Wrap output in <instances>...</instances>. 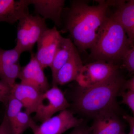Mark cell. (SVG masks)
<instances>
[{
	"label": "cell",
	"instance_id": "cell-1",
	"mask_svg": "<svg viewBox=\"0 0 134 134\" xmlns=\"http://www.w3.org/2000/svg\"><path fill=\"white\" fill-rule=\"evenodd\" d=\"M98 4L88 5L83 1H72L65 22V28L69 32L80 52L91 48L100 27L108 18L107 10L116 1H98Z\"/></svg>",
	"mask_w": 134,
	"mask_h": 134
},
{
	"label": "cell",
	"instance_id": "cell-7",
	"mask_svg": "<svg viewBox=\"0 0 134 134\" xmlns=\"http://www.w3.org/2000/svg\"><path fill=\"white\" fill-rule=\"evenodd\" d=\"M82 123V120L75 117L71 110L66 109L38 125L32 131L34 134H62Z\"/></svg>",
	"mask_w": 134,
	"mask_h": 134
},
{
	"label": "cell",
	"instance_id": "cell-23",
	"mask_svg": "<svg viewBox=\"0 0 134 134\" xmlns=\"http://www.w3.org/2000/svg\"><path fill=\"white\" fill-rule=\"evenodd\" d=\"M122 103L127 105L132 110L134 117V92L130 90L121 93Z\"/></svg>",
	"mask_w": 134,
	"mask_h": 134
},
{
	"label": "cell",
	"instance_id": "cell-4",
	"mask_svg": "<svg viewBox=\"0 0 134 134\" xmlns=\"http://www.w3.org/2000/svg\"><path fill=\"white\" fill-rule=\"evenodd\" d=\"M45 19L38 15L29 14L19 20L15 48L21 53H31L34 46L48 29Z\"/></svg>",
	"mask_w": 134,
	"mask_h": 134
},
{
	"label": "cell",
	"instance_id": "cell-27",
	"mask_svg": "<svg viewBox=\"0 0 134 134\" xmlns=\"http://www.w3.org/2000/svg\"><path fill=\"white\" fill-rule=\"evenodd\" d=\"M124 85L128 90L134 92V77L126 82Z\"/></svg>",
	"mask_w": 134,
	"mask_h": 134
},
{
	"label": "cell",
	"instance_id": "cell-15",
	"mask_svg": "<svg viewBox=\"0 0 134 134\" xmlns=\"http://www.w3.org/2000/svg\"><path fill=\"white\" fill-rule=\"evenodd\" d=\"M114 13L122 25L132 47L134 46V0L119 1Z\"/></svg>",
	"mask_w": 134,
	"mask_h": 134
},
{
	"label": "cell",
	"instance_id": "cell-26",
	"mask_svg": "<svg viewBox=\"0 0 134 134\" xmlns=\"http://www.w3.org/2000/svg\"><path fill=\"white\" fill-rule=\"evenodd\" d=\"M123 119L128 123L130 128V134H134V117L129 115H125Z\"/></svg>",
	"mask_w": 134,
	"mask_h": 134
},
{
	"label": "cell",
	"instance_id": "cell-29",
	"mask_svg": "<svg viewBox=\"0 0 134 134\" xmlns=\"http://www.w3.org/2000/svg\"><path fill=\"white\" fill-rule=\"evenodd\" d=\"M129 134H130L129 133Z\"/></svg>",
	"mask_w": 134,
	"mask_h": 134
},
{
	"label": "cell",
	"instance_id": "cell-8",
	"mask_svg": "<svg viewBox=\"0 0 134 134\" xmlns=\"http://www.w3.org/2000/svg\"><path fill=\"white\" fill-rule=\"evenodd\" d=\"M61 36L54 26L48 28L37 42L35 57L43 69L51 66Z\"/></svg>",
	"mask_w": 134,
	"mask_h": 134
},
{
	"label": "cell",
	"instance_id": "cell-18",
	"mask_svg": "<svg viewBox=\"0 0 134 134\" xmlns=\"http://www.w3.org/2000/svg\"><path fill=\"white\" fill-rule=\"evenodd\" d=\"M37 124L30 115L24 111L18 114L12 128L14 134H23L29 128L32 129Z\"/></svg>",
	"mask_w": 134,
	"mask_h": 134
},
{
	"label": "cell",
	"instance_id": "cell-19",
	"mask_svg": "<svg viewBox=\"0 0 134 134\" xmlns=\"http://www.w3.org/2000/svg\"><path fill=\"white\" fill-rule=\"evenodd\" d=\"M5 114L11 126L14 125L18 114L21 111L23 105L20 101L11 95L6 105Z\"/></svg>",
	"mask_w": 134,
	"mask_h": 134
},
{
	"label": "cell",
	"instance_id": "cell-20",
	"mask_svg": "<svg viewBox=\"0 0 134 134\" xmlns=\"http://www.w3.org/2000/svg\"><path fill=\"white\" fill-rule=\"evenodd\" d=\"M21 53L16 48L5 50L0 47V64L14 65L19 63Z\"/></svg>",
	"mask_w": 134,
	"mask_h": 134
},
{
	"label": "cell",
	"instance_id": "cell-12",
	"mask_svg": "<svg viewBox=\"0 0 134 134\" xmlns=\"http://www.w3.org/2000/svg\"><path fill=\"white\" fill-rule=\"evenodd\" d=\"M42 93L32 86L21 83H15L11 92V95L20 101L25 111L30 115L36 112Z\"/></svg>",
	"mask_w": 134,
	"mask_h": 134
},
{
	"label": "cell",
	"instance_id": "cell-5",
	"mask_svg": "<svg viewBox=\"0 0 134 134\" xmlns=\"http://www.w3.org/2000/svg\"><path fill=\"white\" fill-rule=\"evenodd\" d=\"M70 104L58 86H53L42 93L32 119L41 123L52 117L55 113L68 109Z\"/></svg>",
	"mask_w": 134,
	"mask_h": 134
},
{
	"label": "cell",
	"instance_id": "cell-10",
	"mask_svg": "<svg viewBox=\"0 0 134 134\" xmlns=\"http://www.w3.org/2000/svg\"><path fill=\"white\" fill-rule=\"evenodd\" d=\"M30 0H0V23L13 24L30 14Z\"/></svg>",
	"mask_w": 134,
	"mask_h": 134
},
{
	"label": "cell",
	"instance_id": "cell-9",
	"mask_svg": "<svg viewBox=\"0 0 134 134\" xmlns=\"http://www.w3.org/2000/svg\"><path fill=\"white\" fill-rule=\"evenodd\" d=\"M19 79L20 83L32 86L41 93L50 88L43 69L36 59L35 54L33 53H31L29 63L21 67Z\"/></svg>",
	"mask_w": 134,
	"mask_h": 134
},
{
	"label": "cell",
	"instance_id": "cell-14",
	"mask_svg": "<svg viewBox=\"0 0 134 134\" xmlns=\"http://www.w3.org/2000/svg\"><path fill=\"white\" fill-rule=\"evenodd\" d=\"M77 50L68 60L58 71L53 86L63 85L76 81L83 66Z\"/></svg>",
	"mask_w": 134,
	"mask_h": 134
},
{
	"label": "cell",
	"instance_id": "cell-24",
	"mask_svg": "<svg viewBox=\"0 0 134 134\" xmlns=\"http://www.w3.org/2000/svg\"><path fill=\"white\" fill-rule=\"evenodd\" d=\"M0 134H14L12 127L5 113L0 125Z\"/></svg>",
	"mask_w": 134,
	"mask_h": 134
},
{
	"label": "cell",
	"instance_id": "cell-28",
	"mask_svg": "<svg viewBox=\"0 0 134 134\" xmlns=\"http://www.w3.org/2000/svg\"><path fill=\"white\" fill-rule=\"evenodd\" d=\"M90 132H91V131H90ZM90 133H89L88 134H90Z\"/></svg>",
	"mask_w": 134,
	"mask_h": 134
},
{
	"label": "cell",
	"instance_id": "cell-11",
	"mask_svg": "<svg viewBox=\"0 0 134 134\" xmlns=\"http://www.w3.org/2000/svg\"><path fill=\"white\" fill-rule=\"evenodd\" d=\"M90 129L92 134H125L123 124L113 111L94 117Z\"/></svg>",
	"mask_w": 134,
	"mask_h": 134
},
{
	"label": "cell",
	"instance_id": "cell-25",
	"mask_svg": "<svg viewBox=\"0 0 134 134\" xmlns=\"http://www.w3.org/2000/svg\"><path fill=\"white\" fill-rule=\"evenodd\" d=\"M90 131V129H88L82 124L74 128L73 131L69 134H88Z\"/></svg>",
	"mask_w": 134,
	"mask_h": 134
},
{
	"label": "cell",
	"instance_id": "cell-13",
	"mask_svg": "<svg viewBox=\"0 0 134 134\" xmlns=\"http://www.w3.org/2000/svg\"><path fill=\"white\" fill-rule=\"evenodd\" d=\"M34 13L44 18L52 20L58 26L62 25V14L64 0H30Z\"/></svg>",
	"mask_w": 134,
	"mask_h": 134
},
{
	"label": "cell",
	"instance_id": "cell-17",
	"mask_svg": "<svg viewBox=\"0 0 134 134\" xmlns=\"http://www.w3.org/2000/svg\"><path fill=\"white\" fill-rule=\"evenodd\" d=\"M21 68L19 63L14 65L0 64V79L12 87L19 78Z\"/></svg>",
	"mask_w": 134,
	"mask_h": 134
},
{
	"label": "cell",
	"instance_id": "cell-2",
	"mask_svg": "<svg viewBox=\"0 0 134 134\" xmlns=\"http://www.w3.org/2000/svg\"><path fill=\"white\" fill-rule=\"evenodd\" d=\"M125 83L117 72L96 86L88 88L79 86L73 95L72 107L78 112L94 118L103 113L115 111L116 97Z\"/></svg>",
	"mask_w": 134,
	"mask_h": 134
},
{
	"label": "cell",
	"instance_id": "cell-22",
	"mask_svg": "<svg viewBox=\"0 0 134 134\" xmlns=\"http://www.w3.org/2000/svg\"><path fill=\"white\" fill-rule=\"evenodd\" d=\"M122 61L125 68L129 71L134 72V46L128 51Z\"/></svg>",
	"mask_w": 134,
	"mask_h": 134
},
{
	"label": "cell",
	"instance_id": "cell-3",
	"mask_svg": "<svg viewBox=\"0 0 134 134\" xmlns=\"http://www.w3.org/2000/svg\"><path fill=\"white\" fill-rule=\"evenodd\" d=\"M132 46L126 31L114 13L100 27L91 49L90 57L96 61L113 63L121 60Z\"/></svg>",
	"mask_w": 134,
	"mask_h": 134
},
{
	"label": "cell",
	"instance_id": "cell-6",
	"mask_svg": "<svg viewBox=\"0 0 134 134\" xmlns=\"http://www.w3.org/2000/svg\"><path fill=\"white\" fill-rule=\"evenodd\" d=\"M118 70V66L113 63L96 61L83 65L76 82L81 88H90L107 81Z\"/></svg>",
	"mask_w": 134,
	"mask_h": 134
},
{
	"label": "cell",
	"instance_id": "cell-21",
	"mask_svg": "<svg viewBox=\"0 0 134 134\" xmlns=\"http://www.w3.org/2000/svg\"><path fill=\"white\" fill-rule=\"evenodd\" d=\"M12 88L7 82L0 79V103L6 105L11 96Z\"/></svg>",
	"mask_w": 134,
	"mask_h": 134
},
{
	"label": "cell",
	"instance_id": "cell-16",
	"mask_svg": "<svg viewBox=\"0 0 134 134\" xmlns=\"http://www.w3.org/2000/svg\"><path fill=\"white\" fill-rule=\"evenodd\" d=\"M77 50L70 39L61 36L52 63L50 67L52 77V83L59 70Z\"/></svg>",
	"mask_w": 134,
	"mask_h": 134
}]
</instances>
